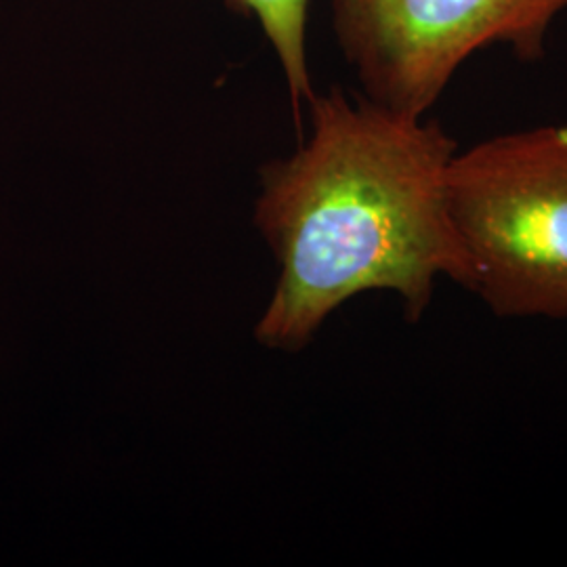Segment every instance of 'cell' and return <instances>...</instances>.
<instances>
[{"mask_svg":"<svg viewBox=\"0 0 567 567\" xmlns=\"http://www.w3.org/2000/svg\"><path fill=\"white\" fill-rule=\"evenodd\" d=\"M566 9L567 0H332V23L365 100L423 118L475 51L508 44L534 60Z\"/></svg>","mask_w":567,"mask_h":567,"instance_id":"3957f363","label":"cell"},{"mask_svg":"<svg viewBox=\"0 0 567 567\" xmlns=\"http://www.w3.org/2000/svg\"><path fill=\"white\" fill-rule=\"evenodd\" d=\"M307 2L309 0H225V4L244 18L259 21L271 42L288 82L295 121L301 128V107L316 93L307 63Z\"/></svg>","mask_w":567,"mask_h":567,"instance_id":"277c9868","label":"cell"},{"mask_svg":"<svg viewBox=\"0 0 567 567\" xmlns=\"http://www.w3.org/2000/svg\"><path fill=\"white\" fill-rule=\"evenodd\" d=\"M307 103L309 140L265 164L255 204L278 264L255 337L280 351L311 343L358 295L395 292L416 324L440 278L465 284L446 204L458 147L442 124L349 100L341 89Z\"/></svg>","mask_w":567,"mask_h":567,"instance_id":"6da1fadb","label":"cell"},{"mask_svg":"<svg viewBox=\"0 0 567 567\" xmlns=\"http://www.w3.org/2000/svg\"><path fill=\"white\" fill-rule=\"evenodd\" d=\"M446 204L465 290L501 318L567 320V126L456 152Z\"/></svg>","mask_w":567,"mask_h":567,"instance_id":"7a4b0ae2","label":"cell"}]
</instances>
